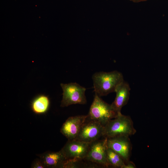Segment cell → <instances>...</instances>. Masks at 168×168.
I'll return each instance as SVG.
<instances>
[{"mask_svg": "<svg viewBox=\"0 0 168 168\" xmlns=\"http://www.w3.org/2000/svg\"><path fill=\"white\" fill-rule=\"evenodd\" d=\"M92 79L95 93L100 97L115 92L117 86L124 81L122 73L116 70L96 72Z\"/></svg>", "mask_w": 168, "mask_h": 168, "instance_id": "cell-1", "label": "cell"}, {"mask_svg": "<svg viewBox=\"0 0 168 168\" xmlns=\"http://www.w3.org/2000/svg\"><path fill=\"white\" fill-rule=\"evenodd\" d=\"M136 132L131 117L120 113L104 126L103 137L109 138L119 136L129 137L135 134Z\"/></svg>", "mask_w": 168, "mask_h": 168, "instance_id": "cell-2", "label": "cell"}, {"mask_svg": "<svg viewBox=\"0 0 168 168\" xmlns=\"http://www.w3.org/2000/svg\"><path fill=\"white\" fill-rule=\"evenodd\" d=\"M118 114L111 104L104 101L95 93L93 101L87 114L88 119L97 122L104 126Z\"/></svg>", "mask_w": 168, "mask_h": 168, "instance_id": "cell-3", "label": "cell"}, {"mask_svg": "<svg viewBox=\"0 0 168 168\" xmlns=\"http://www.w3.org/2000/svg\"><path fill=\"white\" fill-rule=\"evenodd\" d=\"M60 85L63 91L60 105L61 107L74 104L84 105L86 103L85 88L76 82L61 83Z\"/></svg>", "mask_w": 168, "mask_h": 168, "instance_id": "cell-4", "label": "cell"}, {"mask_svg": "<svg viewBox=\"0 0 168 168\" xmlns=\"http://www.w3.org/2000/svg\"><path fill=\"white\" fill-rule=\"evenodd\" d=\"M107 148L106 138L91 143L84 160L105 167H110L107 158Z\"/></svg>", "mask_w": 168, "mask_h": 168, "instance_id": "cell-5", "label": "cell"}, {"mask_svg": "<svg viewBox=\"0 0 168 168\" xmlns=\"http://www.w3.org/2000/svg\"><path fill=\"white\" fill-rule=\"evenodd\" d=\"M104 127L99 123L87 119L74 140L91 143L103 137Z\"/></svg>", "mask_w": 168, "mask_h": 168, "instance_id": "cell-6", "label": "cell"}, {"mask_svg": "<svg viewBox=\"0 0 168 168\" xmlns=\"http://www.w3.org/2000/svg\"><path fill=\"white\" fill-rule=\"evenodd\" d=\"M90 144L76 140H68L61 150L67 160H84Z\"/></svg>", "mask_w": 168, "mask_h": 168, "instance_id": "cell-7", "label": "cell"}, {"mask_svg": "<svg viewBox=\"0 0 168 168\" xmlns=\"http://www.w3.org/2000/svg\"><path fill=\"white\" fill-rule=\"evenodd\" d=\"M107 145L108 147L112 149L122 158L125 164L130 161L132 145L129 136L107 138Z\"/></svg>", "mask_w": 168, "mask_h": 168, "instance_id": "cell-8", "label": "cell"}, {"mask_svg": "<svg viewBox=\"0 0 168 168\" xmlns=\"http://www.w3.org/2000/svg\"><path fill=\"white\" fill-rule=\"evenodd\" d=\"M87 115H78L68 118L61 128V133L68 140L75 139L87 118Z\"/></svg>", "mask_w": 168, "mask_h": 168, "instance_id": "cell-9", "label": "cell"}, {"mask_svg": "<svg viewBox=\"0 0 168 168\" xmlns=\"http://www.w3.org/2000/svg\"><path fill=\"white\" fill-rule=\"evenodd\" d=\"M130 90L129 84L124 81L119 84L116 88V97L111 105L118 114L121 113L122 107L127 104L129 98Z\"/></svg>", "mask_w": 168, "mask_h": 168, "instance_id": "cell-10", "label": "cell"}, {"mask_svg": "<svg viewBox=\"0 0 168 168\" xmlns=\"http://www.w3.org/2000/svg\"><path fill=\"white\" fill-rule=\"evenodd\" d=\"M40 157L45 167L64 168L67 160L61 150L57 152H45Z\"/></svg>", "mask_w": 168, "mask_h": 168, "instance_id": "cell-11", "label": "cell"}, {"mask_svg": "<svg viewBox=\"0 0 168 168\" xmlns=\"http://www.w3.org/2000/svg\"><path fill=\"white\" fill-rule=\"evenodd\" d=\"M50 105L49 97L44 95H40L32 100L31 108L34 112L38 114H44L48 110Z\"/></svg>", "mask_w": 168, "mask_h": 168, "instance_id": "cell-12", "label": "cell"}, {"mask_svg": "<svg viewBox=\"0 0 168 168\" xmlns=\"http://www.w3.org/2000/svg\"><path fill=\"white\" fill-rule=\"evenodd\" d=\"M106 155L107 161L110 167L123 168L125 164L123 159L118 153L108 147Z\"/></svg>", "mask_w": 168, "mask_h": 168, "instance_id": "cell-13", "label": "cell"}, {"mask_svg": "<svg viewBox=\"0 0 168 168\" xmlns=\"http://www.w3.org/2000/svg\"><path fill=\"white\" fill-rule=\"evenodd\" d=\"M31 166L32 168H44L45 167L40 159L36 160L33 162Z\"/></svg>", "mask_w": 168, "mask_h": 168, "instance_id": "cell-14", "label": "cell"}, {"mask_svg": "<svg viewBox=\"0 0 168 168\" xmlns=\"http://www.w3.org/2000/svg\"><path fill=\"white\" fill-rule=\"evenodd\" d=\"M136 167L134 163L133 162L129 161L125 164L123 168H136Z\"/></svg>", "mask_w": 168, "mask_h": 168, "instance_id": "cell-15", "label": "cell"}, {"mask_svg": "<svg viewBox=\"0 0 168 168\" xmlns=\"http://www.w3.org/2000/svg\"><path fill=\"white\" fill-rule=\"evenodd\" d=\"M134 2H142L146 1L148 0H128Z\"/></svg>", "mask_w": 168, "mask_h": 168, "instance_id": "cell-16", "label": "cell"}]
</instances>
